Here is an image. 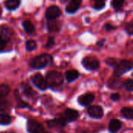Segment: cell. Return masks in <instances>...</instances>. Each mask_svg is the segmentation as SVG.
I'll return each instance as SVG.
<instances>
[{
	"instance_id": "6da1fadb",
	"label": "cell",
	"mask_w": 133,
	"mask_h": 133,
	"mask_svg": "<svg viewBox=\"0 0 133 133\" xmlns=\"http://www.w3.org/2000/svg\"><path fill=\"white\" fill-rule=\"evenodd\" d=\"M52 62H53V58L50 55L42 54L41 55H38L31 58L30 61V65L33 69H41L51 64Z\"/></svg>"
},
{
	"instance_id": "7a4b0ae2",
	"label": "cell",
	"mask_w": 133,
	"mask_h": 133,
	"mask_svg": "<svg viewBox=\"0 0 133 133\" xmlns=\"http://www.w3.org/2000/svg\"><path fill=\"white\" fill-rule=\"evenodd\" d=\"M45 81L47 83L48 87L55 88L61 86L64 81V76L62 72L58 71H50L46 75Z\"/></svg>"
},
{
	"instance_id": "3957f363",
	"label": "cell",
	"mask_w": 133,
	"mask_h": 133,
	"mask_svg": "<svg viewBox=\"0 0 133 133\" xmlns=\"http://www.w3.org/2000/svg\"><path fill=\"white\" fill-rule=\"evenodd\" d=\"M132 69V64L130 61L122 60L115 65L113 75L115 77H119L120 76L128 72Z\"/></svg>"
},
{
	"instance_id": "277c9868",
	"label": "cell",
	"mask_w": 133,
	"mask_h": 133,
	"mask_svg": "<svg viewBox=\"0 0 133 133\" xmlns=\"http://www.w3.org/2000/svg\"><path fill=\"white\" fill-rule=\"evenodd\" d=\"M82 65L83 67L89 70V71H94L97 70L100 67V62L99 61L93 57V56H87L82 60Z\"/></svg>"
},
{
	"instance_id": "5b68a950",
	"label": "cell",
	"mask_w": 133,
	"mask_h": 133,
	"mask_svg": "<svg viewBox=\"0 0 133 133\" xmlns=\"http://www.w3.org/2000/svg\"><path fill=\"white\" fill-rule=\"evenodd\" d=\"M26 130L29 133H44V126L35 120L30 119L26 123Z\"/></svg>"
},
{
	"instance_id": "8992f818",
	"label": "cell",
	"mask_w": 133,
	"mask_h": 133,
	"mask_svg": "<svg viewBox=\"0 0 133 133\" xmlns=\"http://www.w3.org/2000/svg\"><path fill=\"white\" fill-rule=\"evenodd\" d=\"M31 80L33 83L41 90H45L48 88L47 83L45 81V79L43 77V76L41 73H36L31 77Z\"/></svg>"
},
{
	"instance_id": "52a82bcc",
	"label": "cell",
	"mask_w": 133,
	"mask_h": 133,
	"mask_svg": "<svg viewBox=\"0 0 133 133\" xmlns=\"http://www.w3.org/2000/svg\"><path fill=\"white\" fill-rule=\"evenodd\" d=\"M61 14V9L57 5H51L47 9L45 12V17L48 20H54L59 17Z\"/></svg>"
},
{
	"instance_id": "ba28073f",
	"label": "cell",
	"mask_w": 133,
	"mask_h": 133,
	"mask_svg": "<svg viewBox=\"0 0 133 133\" xmlns=\"http://www.w3.org/2000/svg\"><path fill=\"white\" fill-rule=\"evenodd\" d=\"M88 115L90 118H95V119H100L104 115V110L101 106L98 105H94L90 106L87 110Z\"/></svg>"
},
{
	"instance_id": "9c48e42d",
	"label": "cell",
	"mask_w": 133,
	"mask_h": 133,
	"mask_svg": "<svg viewBox=\"0 0 133 133\" xmlns=\"http://www.w3.org/2000/svg\"><path fill=\"white\" fill-rule=\"evenodd\" d=\"M95 97L93 94H85L78 97V102L82 106H89L94 101Z\"/></svg>"
},
{
	"instance_id": "30bf717a",
	"label": "cell",
	"mask_w": 133,
	"mask_h": 133,
	"mask_svg": "<svg viewBox=\"0 0 133 133\" xmlns=\"http://www.w3.org/2000/svg\"><path fill=\"white\" fill-rule=\"evenodd\" d=\"M82 3V0H70L69 4L65 8V11L67 13H75L80 7Z\"/></svg>"
},
{
	"instance_id": "8fae6325",
	"label": "cell",
	"mask_w": 133,
	"mask_h": 133,
	"mask_svg": "<svg viewBox=\"0 0 133 133\" xmlns=\"http://www.w3.org/2000/svg\"><path fill=\"white\" fill-rule=\"evenodd\" d=\"M47 125L49 128H63L66 125V120L63 118H55L52 120H49L47 122Z\"/></svg>"
},
{
	"instance_id": "7c38bea8",
	"label": "cell",
	"mask_w": 133,
	"mask_h": 133,
	"mask_svg": "<svg viewBox=\"0 0 133 133\" xmlns=\"http://www.w3.org/2000/svg\"><path fill=\"white\" fill-rule=\"evenodd\" d=\"M79 112L73 109H66L65 111V119L66 122H74L79 118Z\"/></svg>"
},
{
	"instance_id": "4fadbf2b",
	"label": "cell",
	"mask_w": 133,
	"mask_h": 133,
	"mask_svg": "<svg viewBox=\"0 0 133 133\" xmlns=\"http://www.w3.org/2000/svg\"><path fill=\"white\" fill-rule=\"evenodd\" d=\"M122 122L118 120V119H112L111 120L108 126L109 132L111 133H116L118 132L121 129H122Z\"/></svg>"
},
{
	"instance_id": "5bb4252c",
	"label": "cell",
	"mask_w": 133,
	"mask_h": 133,
	"mask_svg": "<svg viewBox=\"0 0 133 133\" xmlns=\"http://www.w3.org/2000/svg\"><path fill=\"white\" fill-rule=\"evenodd\" d=\"M12 31L6 26H0V38L9 41V38L12 35Z\"/></svg>"
},
{
	"instance_id": "9a60e30c",
	"label": "cell",
	"mask_w": 133,
	"mask_h": 133,
	"mask_svg": "<svg viewBox=\"0 0 133 133\" xmlns=\"http://www.w3.org/2000/svg\"><path fill=\"white\" fill-rule=\"evenodd\" d=\"M79 76V72L75 69L69 70L65 73V79H66L67 82H69V83H72V82L75 81L76 79H78Z\"/></svg>"
},
{
	"instance_id": "2e32d148",
	"label": "cell",
	"mask_w": 133,
	"mask_h": 133,
	"mask_svg": "<svg viewBox=\"0 0 133 133\" xmlns=\"http://www.w3.org/2000/svg\"><path fill=\"white\" fill-rule=\"evenodd\" d=\"M14 97H15V99H16V101L17 103V107L19 108H29V104L25 102L24 101H23V99L21 98L19 94V91L17 90H16L14 91Z\"/></svg>"
},
{
	"instance_id": "e0dca14e",
	"label": "cell",
	"mask_w": 133,
	"mask_h": 133,
	"mask_svg": "<svg viewBox=\"0 0 133 133\" xmlns=\"http://www.w3.org/2000/svg\"><path fill=\"white\" fill-rule=\"evenodd\" d=\"M20 4V0H6L5 2V5L7 9L12 11L16 9Z\"/></svg>"
},
{
	"instance_id": "ac0fdd59",
	"label": "cell",
	"mask_w": 133,
	"mask_h": 133,
	"mask_svg": "<svg viewBox=\"0 0 133 133\" xmlns=\"http://www.w3.org/2000/svg\"><path fill=\"white\" fill-rule=\"evenodd\" d=\"M47 27L49 32H56V31H59L60 30V25L58 22L55 21V19L49 20V22L48 23Z\"/></svg>"
},
{
	"instance_id": "d6986e66",
	"label": "cell",
	"mask_w": 133,
	"mask_h": 133,
	"mask_svg": "<svg viewBox=\"0 0 133 133\" xmlns=\"http://www.w3.org/2000/svg\"><path fill=\"white\" fill-rule=\"evenodd\" d=\"M23 27L24 29V30L26 31V33L31 34L35 31V27L34 26V24L30 21V20H25L23 22Z\"/></svg>"
},
{
	"instance_id": "ffe728a7",
	"label": "cell",
	"mask_w": 133,
	"mask_h": 133,
	"mask_svg": "<svg viewBox=\"0 0 133 133\" xmlns=\"http://www.w3.org/2000/svg\"><path fill=\"white\" fill-rule=\"evenodd\" d=\"M122 85V81L118 79V77H115L108 81V86L109 87L112 89H118L120 88Z\"/></svg>"
},
{
	"instance_id": "44dd1931",
	"label": "cell",
	"mask_w": 133,
	"mask_h": 133,
	"mask_svg": "<svg viewBox=\"0 0 133 133\" xmlns=\"http://www.w3.org/2000/svg\"><path fill=\"white\" fill-rule=\"evenodd\" d=\"M10 92V88L6 84H0V101L5 97Z\"/></svg>"
},
{
	"instance_id": "7402d4cb",
	"label": "cell",
	"mask_w": 133,
	"mask_h": 133,
	"mask_svg": "<svg viewBox=\"0 0 133 133\" xmlns=\"http://www.w3.org/2000/svg\"><path fill=\"white\" fill-rule=\"evenodd\" d=\"M122 115L127 119H133V110L131 108H123L121 111Z\"/></svg>"
},
{
	"instance_id": "603a6c76",
	"label": "cell",
	"mask_w": 133,
	"mask_h": 133,
	"mask_svg": "<svg viewBox=\"0 0 133 133\" xmlns=\"http://www.w3.org/2000/svg\"><path fill=\"white\" fill-rule=\"evenodd\" d=\"M11 117L7 114H0V125H7L11 123Z\"/></svg>"
},
{
	"instance_id": "cb8c5ba5",
	"label": "cell",
	"mask_w": 133,
	"mask_h": 133,
	"mask_svg": "<svg viewBox=\"0 0 133 133\" xmlns=\"http://www.w3.org/2000/svg\"><path fill=\"white\" fill-rule=\"evenodd\" d=\"M124 3H125V0H112L111 5L116 11H119L122 9Z\"/></svg>"
},
{
	"instance_id": "d4e9b609",
	"label": "cell",
	"mask_w": 133,
	"mask_h": 133,
	"mask_svg": "<svg viewBox=\"0 0 133 133\" xmlns=\"http://www.w3.org/2000/svg\"><path fill=\"white\" fill-rule=\"evenodd\" d=\"M21 87H22V90H23V94L26 97H30L34 94V92L32 90V88L28 84H22Z\"/></svg>"
},
{
	"instance_id": "484cf974",
	"label": "cell",
	"mask_w": 133,
	"mask_h": 133,
	"mask_svg": "<svg viewBox=\"0 0 133 133\" xmlns=\"http://www.w3.org/2000/svg\"><path fill=\"white\" fill-rule=\"evenodd\" d=\"M36 48H37V43H36L35 41L29 40V41H26V49L28 51H34V49H36Z\"/></svg>"
},
{
	"instance_id": "4316f807",
	"label": "cell",
	"mask_w": 133,
	"mask_h": 133,
	"mask_svg": "<svg viewBox=\"0 0 133 133\" xmlns=\"http://www.w3.org/2000/svg\"><path fill=\"white\" fill-rule=\"evenodd\" d=\"M94 2V8L96 9L97 10H101L105 6V2L106 0H93Z\"/></svg>"
},
{
	"instance_id": "83f0119b",
	"label": "cell",
	"mask_w": 133,
	"mask_h": 133,
	"mask_svg": "<svg viewBox=\"0 0 133 133\" xmlns=\"http://www.w3.org/2000/svg\"><path fill=\"white\" fill-rule=\"evenodd\" d=\"M125 88L126 90L129 91V92H132L133 90V81L132 79H129L127 80L125 83Z\"/></svg>"
},
{
	"instance_id": "f1b7e54d",
	"label": "cell",
	"mask_w": 133,
	"mask_h": 133,
	"mask_svg": "<svg viewBox=\"0 0 133 133\" xmlns=\"http://www.w3.org/2000/svg\"><path fill=\"white\" fill-rule=\"evenodd\" d=\"M55 44V38L53 37H49L48 41H47V43L45 44V48L49 49L51 48H52Z\"/></svg>"
},
{
	"instance_id": "f546056e",
	"label": "cell",
	"mask_w": 133,
	"mask_h": 133,
	"mask_svg": "<svg viewBox=\"0 0 133 133\" xmlns=\"http://www.w3.org/2000/svg\"><path fill=\"white\" fill-rule=\"evenodd\" d=\"M125 30L126 32L129 34V35H132L133 34V23L132 21H131L130 23H129L126 26H125Z\"/></svg>"
},
{
	"instance_id": "4dcf8cb0",
	"label": "cell",
	"mask_w": 133,
	"mask_h": 133,
	"mask_svg": "<svg viewBox=\"0 0 133 133\" xmlns=\"http://www.w3.org/2000/svg\"><path fill=\"white\" fill-rule=\"evenodd\" d=\"M8 107V102L6 101H0V112L4 111Z\"/></svg>"
},
{
	"instance_id": "1f68e13d",
	"label": "cell",
	"mask_w": 133,
	"mask_h": 133,
	"mask_svg": "<svg viewBox=\"0 0 133 133\" xmlns=\"http://www.w3.org/2000/svg\"><path fill=\"white\" fill-rule=\"evenodd\" d=\"M105 62H106L107 65H111V66H115V65H117L116 60H115V58H110L106 59Z\"/></svg>"
},
{
	"instance_id": "d6a6232c",
	"label": "cell",
	"mask_w": 133,
	"mask_h": 133,
	"mask_svg": "<svg viewBox=\"0 0 133 133\" xmlns=\"http://www.w3.org/2000/svg\"><path fill=\"white\" fill-rule=\"evenodd\" d=\"M8 43H9V41L0 38V51H2L5 48Z\"/></svg>"
},
{
	"instance_id": "836d02e7",
	"label": "cell",
	"mask_w": 133,
	"mask_h": 133,
	"mask_svg": "<svg viewBox=\"0 0 133 133\" xmlns=\"http://www.w3.org/2000/svg\"><path fill=\"white\" fill-rule=\"evenodd\" d=\"M120 98H121V96H120L119 94L115 93V94H112L111 95V99L113 101H115V102L118 101L120 100Z\"/></svg>"
},
{
	"instance_id": "e575fe53",
	"label": "cell",
	"mask_w": 133,
	"mask_h": 133,
	"mask_svg": "<svg viewBox=\"0 0 133 133\" xmlns=\"http://www.w3.org/2000/svg\"><path fill=\"white\" fill-rule=\"evenodd\" d=\"M105 29H106L107 31H111V30H115L116 27L114 26H112L111 24L107 23V24L105 25Z\"/></svg>"
},
{
	"instance_id": "d590c367",
	"label": "cell",
	"mask_w": 133,
	"mask_h": 133,
	"mask_svg": "<svg viewBox=\"0 0 133 133\" xmlns=\"http://www.w3.org/2000/svg\"><path fill=\"white\" fill-rule=\"evenodd\" d=\"M105 41V40L104 39H103V40H101V41H98L97 42V46H100V47H102L103 45H104V42Z\"/></svg>"
},
{
	"instance_id": "8d00e7d4",
	"label": "cell",
	"mask_w": 133,
	"mask_h": 133,
	"mask_svg": "<svg viewBox=\"0 0 133 133\" xmlns=\"http://www.w3.org/2000/svg\"><path fill=\"white\" fill-rule=\"evenodd\" d=\"M44 133H51V132H44Z\"/></svg>"
},
{
	"instance_id": "74e56055",
	"label": "cell",
	"mask_w": 133,
	"mask_h": 133,
	"mask_svg": "<svg viewBox=\"0 0 133 133\" xmlns=\"http://www.w3.org/2000/svg\"><path fill=\"white\" fill-rule=\"evenodd\" d=\"M1 13H2V12H1V9H0V16H1Z\"/></svg>"
}]
</instances>
